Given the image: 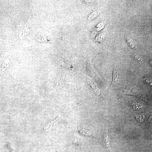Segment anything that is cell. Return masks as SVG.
I'll return each instance as SVG.
<instances>
[{"instance_id": "obj_2", "label": "cell", "mask_w": 152, "mask_h": 152, "mask_svg": "<svg viewBox=\"0 0 152 152\" xmlns=\"http://www.w3.org/2000/svg\"><path fill=\"white\" fill-rule=\"evenodd\" d=\"M35 38L37 42L41 43L51 44L53 42V39L51 37L42 33L37 34Z\"/></svg>"}, {"instance_id": "obj_7", "label": "cell", "mask_w": 152, "mask_h": 152, "mask_svg": "<svg viewBox=\"0 0 152 152\" xmlns=\"http://www.w3.org/2000/svg\"><path fill=\"white\" fill-rule=\"evenodd\" d=\"M126 39L127 43L130 47L131 48H134L135 46L134 42H133L132 39L129 37H126Z\"/></svg>"}, {"instance_id": "obj_10", "label": "cell", "mask_w": 152, "mask_h": 152, "mask_svg": "<svg viewBox=\"0 0 152 152\" xmlns=\"http://www.w3.org/2000/svg\"><path fill=\"white\" fill-rule=\"evenodd\" d=\"M56 120L54 121L51 122V123L48 124L47 125L44 127V129H49L50 127L52 126H53V125H54V123H56Z\"/></svg>"}, {"instance_id": "obj_4", "label": "cell", "mask_w": 152, "mask_h": 152, "mask_svg": "<svg viewBox=\"0 0 152 152\" xmlns=\"http://www.w3.org/2000/svg\"><path fill=\"white\" fill-rule=\"evenodd\" d=\"M104 25L105 23L103 21L100 22L97 25L94 29L93 30V32H92V35L93 36L95 35L97 32H99V31L101 30L104 27Z\"/></svg>"}, {"instance_id": "obj_9", "label": "cell", "mask_w": 152, "mask_h": 152, "mask_svg": "<svg viewBox=\"0 0 152 152\" xmlns=\"http://www.w3.org/2000/svg\"><path fill=\"white\" fill-rule=\"evenodd\" d=\"M134 58L136 59V60H137L138 62L139 63H142V58L139 57V56L137 55L136 54H134L133 55Z\"/></svg>"}, {"instance_id": "obj_11", "label": "cell", "mask_w": 152, "mask_h": 152, "mask_svg": "<svg viewBox=\"0 0 152 152\" xmlns=\"http://www.w3.org/2000/svg\"><path fill=\"white\" fill-rule=\"evenodd\" d=\"M104 137H103V140H104V142H105L106 144V146H108V142H107L108 141V138H107V134H106V133H105L104 135Z\"/></svg>"}, {"instance_id": "obj_1", "label": "cell", "mask_w": 152, "mask_h": 152, "mask_svg": "<svg viewBox=\"0 0 152 152\" xmlns=\"http://www.w3.org/2000/svg\"><path fill=\"white\" fill-rule=\"evenodd\" d=\"M33 16L30 17L29 20L25 25L24 26H23L20 31L19 36L21 40H23L24 37L29 33L33 21Z\"/></svg>"}, {"instance_id": "obj_6", "label": "cell", "mask_w": 152, "mask_h": 152, "mask_svg": "<svg viewBox=\"0 0 152 152\" xmlns=\"http://www.w3.org/2000/svg\"><path fill=\"white\" fill-rule=\"evenodd\" d=\"M98 15V12L96 10L93 11L89 13L87 17L88 21H92L96 18Z\"/></svg>"}, {"instance_id": "obj_5", "label": "cell", "mask_w": 152, "mask_h": 152, "mask_svg": "<svg viewBox=\"0 0 152 152\" xmlns=\"http://www.w3.org/2000/svg\"><path fill=\"white\" fill-rule=\"evenodd\" d=\"M10 60L9 59H8L5 60L1 66V70L3 71H5L10 66Z\"/></svg>"}, {"instance_id": "obj_3", "label": "cell", "mask_w": 152, "mask_h": 152, "mask_svg": "<svg viewBox=\"0 0 152 152\" xmlns=\"http://www.w3.org/2000/svg\"><path fill=\"white\" fill-rule=\"evenodd\" d=\"M120 79V76L118 73V71L116 67H114L113 75V79L112 84L111 85L113 86L116 84H117L119 82V79Z\"/></svg>"}, {"instance_id": "obj_8", "label": "cell", "mask_w": 152, "mask_h": 152, "mask_svg": "<svg viewBox=\"0 0 152 152\" xmlns=\"http://www.w3.org/2000/svg\"><path fill=\"white\" fill-rule=\"evenodd\" d=\"M104 37L105 34L104 33L100 34L96 37V41L98 43H101L104 39Z\"/></svg>"}]
</instances>
